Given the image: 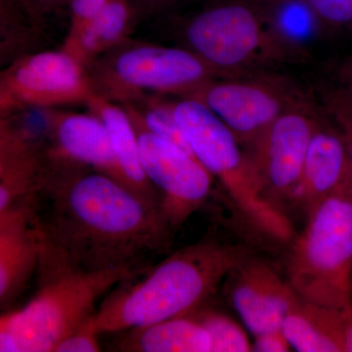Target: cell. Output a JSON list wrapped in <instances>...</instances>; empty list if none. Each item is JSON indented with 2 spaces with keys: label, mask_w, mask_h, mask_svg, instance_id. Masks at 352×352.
Instances as JSON below:
<instances>
[{
  "label": "cell",
  "mask_w": 352,
  "mask_h": 352,
  "mask_svg": "<svg viewBox=\"0 0 352 352\" xmlns=\"http://www.w3.org/2000/svg\"><path fill=\"white\" fill-rule=\"evenodd\" d=\"M326 111L346 141L352 157V89L338 85L326 90L323 96Z\"/></svg>",
  "instance_id": "cb8c5ba5"
},
{
  "label": "cell",
  "mask_w": 352,
  "mask_h": 352,
  "mask_svg": "<svg viewBox=\"0 0 352 352\" xmlns=\"http://www.w3.org/2000/svg\"><path fill=\"white\" fill-rule=\"evenodd\" d=\"M94 314L64 338L57 346L55 352H98L101 351L99 342V333L94 320Z\"/></svg>",
  "instance_id": "484cf974"
},
{
  "label": "cell",
  "mask_w": 352,
  "mask_h": 352,
  "mask_svg": "<svg viewBox=\"0 0 352 352\" xmlns=\"http://www.w3.org/2000/svg\"><path fill=\"white\" fill-rule=\"evenodd\" d=\"M13 117L0 122V210L30 198L38 190L46 145Z\"/></svg>",
  "instance_id": "9a60e30c"
},
{
  "label": "cell",
  "mask_w": 352,
  "mask_h": 352,
  "mask_svg": "<svg viewBox=\"0 0 352 352\" xmlns=\"http://www.w3.org/2000/svg\"><path fill=\"white\" fill-rule=\"evenodd\" d=\"M327 29H352V0H302Z\"/></svg>",
  "instance_id": "d4e9b609"
},
{
  "label": "cell",
  "mask_w": 352,
  "mask_h": 352,
  "mask_svg": "<svg viewBox=\"0 0 352 352\" xmlns=\"http://www.w3.org/2000/svg\"><path fill=\"white\" fill-rule=\"evenodd\" d=\"M34 1L43 10H53L64 6L66 2H69V0H34Z\"/></svg>",
  "instance_id": "f546056e"
},
{
  "label": "cell",
  "mask_w": 352,
  "mask_h": 352,
  "mask_svg": "<svg viewBox=\"0 0 352 352\" xmlns=\"http://www.w3.org/2000/svg\"><path fill=\"white\" fill-rule=\"evenodd\" d=\"M307 214L289 254V283L307 302L352 310V179Z\"/></svg>",
  "instance_id": "5b68a950"
},
{
  "label": "cell",
  "mask_w": 352,
  "mask_h": 352,
  "mask_svg": "<svg viewBox=\"0 0 352 352\" xmlns=\"http://www.w3.org/2000/svg\"><path fill=\"white\" fill-rule=\"evenodd\" d=\"M138 135L143 170L161 197V210L175 230L205 203L214 177L191 153L155 135L122 105Z\"/></svg>",
  "instance_id": "30bf717a"
},
{
  "label": "cell",
  "mask_w": 352,
  "mask_h": 352,
  "mask_svg": "<svg viewBox=\"0 0 352 352\" xmlns=\"http://www.w3.org/2000/svg\"><path fill=\"white\" fill-rule=\"evenodd\" d=\"M245 258L239 248L215 241L179 250L109 295L95 312L97 329L124 332L193 314Z\"/></svg>",
  "instance_id": "7a4b0ae2"
},
{
  "label": "cell",
  "mask_w": 352,
  "mask_h": 352,
  "mask_svg": "<svg viewBox=\"0 0 352 352\" xmlns=\"http://www.w3.org/2000/svg\"><path fill=\"white\" fill-rule=\"evenodd\" d=\"M113 347L126 352H210L212 342L206 329L191 314L131 329Z\"/></svg>",
  "instance_id": "d6986e66"
},
{
  "label": "cell",
  "mask_w": 352,
  "mask_h": 352,
  "mask_svg": "<svg viewBox=\"0 0 352 352\" xmlns=\"http://www.w3.org/2000/svg\"><path fill=\"white\" fill-rule=\"evenodd\" d=\"M351 89H352V88H351Z\"/></svg>",
  "instance_id": "836d02e7"
},
{
  "label": "cell",
  "mask_w": 352,
  "mask_h": 352,
  "mask_svg": "<svg viewBox=\"0 0 352 352\" xmlns=\"http://www.w3.org/2000/svg\"><path fill=\"white\" fill-rule=\"evenodd\" d=\"M229 298L245 327L254 336L281 330L300 298L266 264L247 258L228 275Z\"/></svg>",
  "instance_id": "7c38bea8"
},
{
  "label": "cell",
  "mask_w": 352,
  "mask_h": 352,
  "mask_svg": "<svg viewBox=\"0 0 352 352\" xmlns=\"http://www.w3.org/2000/svg\"><path fill=\"white\" fill-rule=\"evenodd\" d=\"M352 310L337 309L300 298L285 318L282 331L300 352L346 351Z\"/></svg>",
  "instance_id": "e0dca14e"
},
{
  "label": "cell",
  "mask_w": 352,
  "mask_h": 352,
  "mask_svg": "<svg viewBox=\"0 0 352 352\" xmlns=\"http://www.w3.org/2000/svg\"><path fill=\"white\" fill-rule=\"evenodd\" d=\"M95 94L88 68L66 50L34 53L0 76V116L29 108L87 104Z\"/></svg>",
  "instance_id": "ba28073f"
},
{
  "label": "cell",
  "mask_w": 352,
  "mask_h": 352,
  "mask_svg": "<svg viewBox=\"0 0 352 352\" xmlns=\"http://www.w3.org/2000/svg\"><path fill=\"white\" fill-rule=\"evenodd\" d=\"M302 101L289 108L249 148L264 191L276 204L295 198L319 122Z\"/></svg>",
  "instance_id": "8fae6325"
},
{
  "label": "cell",
  "mask_w": 352,
  "mask_h": 352,
  "mask_svg": "<svg viewBox=\"0 0 352 352\" xmlns=\"http://www.w3.org/2000/svg\"><path fill=\"white\" fill-rule=\"evenodd\" d=\"M85 105L105 124L116 159L126 186L161 208V197L143 170L138 135L126 111L122 106L94 94Z\"/></svg>",
  "instance_id": "ac0fdd59"
},
{
  "label": "cell",
  "mask_w": 352,
  "mask_h": 352,
  "mask_svg": "<svg viewBox=\"0 0 352 352\" xmlns=\"http://www.w3.org/2000/svg\"><path fill=\"white\" fill-rule=\"evenodd\" d=\"M194 316L206 329L212 342L210 352L252 351L244 329L230 317L210 309H197Z\"/></svg>",
  "instance_id": "603a6c76"
},
{
  "label": "cell",
  "mask_w": 352,
  "mask_h": 352,
  "mask_svg": "<svg viewBox=\"0 0 352 352\" xmlns=\"http://www.w3.org/2000/svg\"><path fill=\"white\" fill-rule=\"evenodd\" d=\"M173 108L194 156L221 183L245 219L273 239H291V222L266 196L251 153L233 131L196 99L182 97Z\"/></svg>",
  "instance_id": "277c9868"
},
{
  "label": "cell",
  "mask_w": 352,
  "mask_h": 352,
  "mask_svg": "<svg viewBox=\"0 0 352 352\" xmlns=\"http://www.w3.org/2000/svg\"><path fill=\"white\" fill-rule=\"evenodd\" d=\"M88 67L95 94L134 103L146 94L187 97L219 78L188 48L138 43L118 45Z\"/></svg>",
  "instance_id": "52a82bcc"
},
{
  "label": "cell",
  "mask_w": 352,
  "mask_h": 352,
  "mask_svg": "<svg viewBox=\"0 0 352 352\" xmlns=\"http://www.w3.org/2000/svg\"><path fill=\"white\" fill-rule=\"evenodd\" d=\"M133 10L129 0H109L98 15L73 36L63 48L85 66H90L101 54L122 43L129 30Z\"/></svg>",
  "instance_id": "44dd1931"
},
{
  "label": "cell",
  "mask_w": 352,
  "mask_h": 352,
  "mask_svg": "<svg viewBox=\"0 0 352 352\" xmlns=\"http://www.w3.org/2000/svg\"><path fill=\"white\" fill-rule=\"evenodd\" d=\"M338 82L342 87L352 88V56L344 58L336 69Z\"/></svg>",
  "instance_id": "f1b7e54d"
},
{
  "label": "cell",
  "mask_w": 352,
  "mask_h": 352,
  "mask_svg": "<svg viewBox=\"0 0 352 352\" xmlns=\"http://www.w3.org/2000/svg\"><path fill=\"white\" fill-rule=\"evenodd\" d=\"M293 347L282 329L258 336L252 344V351L256 352H288Z\"/></svg>",
  "instance_id": "83f0119b"
},
{
  "label": "cell",
  "mask_w": 352,
  "mask_h": 352,
  "mask_svg": "<svg viewBox=\"0 0 352 352\" xmlns=\"http://www.w3.org/2000/svg\"><path fill=\"white\" fill-rule=\"evenodd\" d=\"M157 1L162 2V3H170V2L175 1V0H157Z\"/></svg>",
  "instance_id": "1f68e13d"
},
{
  "label": "cell",
  "mask_w": 352,
  "mask_h": 352,
  "mask_svg": "<svg viewBox=\"0 0 352 352\" xmlns=\"http://www.w3.org/2000/svg\"><path fill=\"white\" fill-rule=\"evenodd\" d=\"M261 4L268 27L286 58L305 56L310 44L327 29L302 0H267Z\"/></svg>",
  "instance_id": "ffe728a7"
},
{
  "label": "cell",
  "mask_w": 352,
  "mask_h": 352,
  "mask_svg": "<svg viewBox=\"0 0 352 352\" xmlns=\"http://www.w3.org/2000/svg\"><path fill=\"white\" fill-rule=\"evenodd\" d=\"M148 268L147 264L102 271L41 268L32 300L1 315L0 351L54 352L64 338L96 312L102 296Z\"/></svg>",
  "instance_id": "3957f363"
},
{
  "label": "cell",
  "mask_w": 352,
  "mask_h": 352,
  "mask_svg": "<svg viewBox=\"0 0 352 352\" xmlns=\"http://www.w3.org/2000/svg\"><path fill=\"white\" fill-rule=\"evenodd\" d=\"M186 48L222 78L287 59L271 32L258 0H222L187 20Z\"/></svg>",
  "instance_id": "8992f818"
},
{
  "label": "cell",
  "mask_w": 352,
  "mask_h": 352,
  "mask_svg": "<svg viewBox=\"0 0 352 352\" xmlns=\"http://www.w3.org/2000/svg\"><path fill=\"white\" fill-rule=\"evenodd\" d=\"M346 351L352 352V325L347 338Z\"/></svg>",
  "instance_id": "4dcf8cb0"
},
{
  "label": "cell",
  "mask_w": 352,
  "mask_h": 352,
  "mask_svg": "<svg viewBox=\"0 0 352 352\" xmlns=\"http://www.w3.org/2000/svg\"><path fill=\"white\" fill-rule=\"evenodd\" d=\"M109 0H69L71 25L68 36H73L87 27L98 15Z\"/></svg>",
  "instance_id": "4316f807"
},
{
  "label": "cell",
  "mask_w": 352,
  "mask_h": 352,
  "mask_svg": "<svg viewBox=\"0 0 352 352\" xmlns=\"http://www.w3.org/2000/svg\"><path fill=\"white\" fill-rule=\"evenodd\" d=\"M139 101H142L138 103L139 105L126 103L124 104V106L131 109L145 129L153 134L166 139L193 154L175 119L173 108L175 102L163 100L157 97L146 102L143 99Z\"/></svg>",
  "instance_id": "7402d4cb"
},
{
  "label": "cell",
  "mask_w": 352,
  "mask_h": 352,
  "mask_svg": "<svg viewBox=\"0 0 352 352\" xmlns=\"http://www.w3.org/2000/svg\"><path fill=\"white\" fill-rule=\"evenodd\" d=\"M258 1L263 2V1H267V0H258Z\"/></svg>",
  "instance_id": "d6a6232c"
},
{
  "label": "cell",
  "mask_w": 352,
  "mask_h": 352,
  "mask_svg": "<svg viewBox=\"0 0 352 352\" xmlns=\"http://www.w3.org/2000/svg\"><path fill=\"white\" fill-rule=\"evenodd\" d=\"M187 97L210 109L248 149L282 113L302 101L286 80L273 76L215 78Z\"/></svg>",
  "instance_id": "9c48e42d"
},
{
  "label": "cell",
  "mask_w": 352,
  "mask_h": 352,
  "mask_svg": "<svg viewBox=\"0 0 352 352\" xmlns=\"http://www.w3.org/2000/svg\"><path fill=\"white\" fill-rule=\"evenodd\" d=\"M352 179V157L338 129L319 122L295 198L307 212Z\"/></svg>",
  "instance_id": "2e32d148"
},
{
  "label": "cell",
  "mask_w": 352,
  "mask_h": 352,
  "mask_svg": "<svg viewBox=\"0 0 352 352\" xmlns=\"http://www.w3.org/2000/svg\"><path fill=\"white\" fill-rule=\"evenodd\" d=\"M32 208L38 270L146 265L145 258L163 251L173 231L161 208L122 182L48 155Z\"/></svg>",
  "instance_id": "6da1fadb"
},
{
  "label": "cell",
  "mask_w": 352,
  "mask_h": 352,
  "mask_svg": "<svg viewBox=\"0 0 352 352\" xmlns=\"http://www.w3.org/2000/svg\"><path fill=\"white\" fill-rule=\"evenodd\" d=\"M41 261L32 196L0 210V305L6 310L27 287Z\"/></svg>",
  "instance_id": "4fadbf2b"
},
{
  "label": "cell",
  "mask_w": 352,
  "mask_h": 352,
  "mask_svg": "<svg viewBox=\"0 0 352 352\" xmlns=\"http://www.w3.org/2000/svg\"><path fill=\"white\" fill-rule=\"evenodd\" d=\"M46 140L50 156L85 164L126 186L107 129L94 113L53 111Z\"/></svg>",
  "instance_id": "5bb4252c"
}]
</instances>
